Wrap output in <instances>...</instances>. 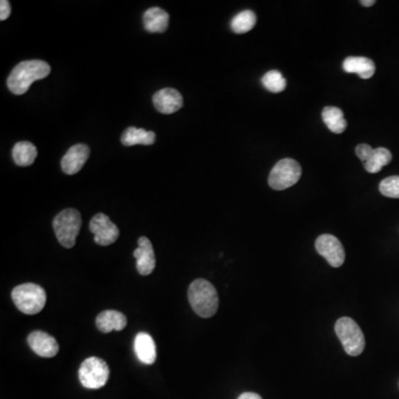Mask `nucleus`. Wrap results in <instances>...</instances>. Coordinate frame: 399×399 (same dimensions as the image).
<instances>
[{
	"instance_id": "obj_20",
	"label": "nucleus",
	"mask_w": 399,
	"mask_h": 399,
	"mask_svg": "<svg viewBox=\"0 0 399 399\" xmlns=\"http://www.w3.org/2000/svg\"><path fill=\"white\" fill-rule=\"evenodd\" d=\"M322 117L327 128L334 133H343L346 130L347 122L344 119L343 111L340 108L326 106L322 112Z\"/></svg>"
},
{
	"instance_id": "obj_3",
	"label": "nucleus",
	"mask_w": 399,
	"mask_h": 399,
	"mask_svg": "<svg viewBox=\"0 0 399 399\" xmlns=\"http://www.w3.org/2000/svg\"><path fill=\"white\" fill-rule=\"evenodd\" d=\"M12 297L18 310L26 315L41 312L47 301L45 290L34 283L18 285L12 290Z\"/></svg>"
},
{
	"instance_id": "obj_1",
	"label": "nucleus",
	"mask_w": 399,
	"mask_h": 399,
	"mask_svg": "<svg viewBox=\"0 0 399 399\" xmlns=\"http://www.w3.org/2000/svg\"><path fill=\"white\" fill-rule=\"evenodd\" d=\"M51 68L44 60H26L12 69L7 79V87L14 95H24L37 80L45 79Z\"/></svg>"
},
{
	"instance_id": "obj_13",
	"label": "nucleus",
	"mask_w": 399,
	"mask_h": 399,
	"mask_svg": "<svg viewBox=\"0 0 399 399\" xmlns=\"http://www.w3.org/2000/svg\"><path fill=\"white\" fill-rule=\"evenodd\" d=\"M90 156V149L88 145H75L67 151L62 160V169L64 174L73 176L78 174L84 168V163H87Z\"/></svg>"
},
{
	"instance_id": "obj_12",
	"label": "nucleus",
	"mask_w": 399,
	"mask_h": 399,
	"mask_svg": "<svg viewBox=\"0 0 399 399\" xmlns=\"http://www.w3.org/2000/svg\"><path fill=\"white\" fill-rule=\"evenodd\" d=\"M154 106L158 111L163 115H172L174 112L179 111L183 106V97L181 93L174 88H165L154 93Z\"/></svg>"
},
{
	"instance_id": "obj_23",
	"label": "nucleus",
	"mask_w": 399,
	"mask_h": 399,
	"mask_svg": "<svg viewBox=\"0 0 399 399\" xmlns=\"http://www.w3.org/2000/svg\"><path fill=\"white\" fill-rule=\"evenodd\" d=\"M262 84L270 93H279L286 88V80L277 70H271L263 75Z\"/></svg>"
},
{
	"instance_id": "obj_22",
	"label": "nucleus",
	"mask_w": 399,
	"mask_h": 399,
	"mask_svg": "<svg viewBox=\"0 0 399 399\" xmlns=\"http://www.w3.org/2000/svg\"><path fill=\"white\" fill-rule=\"evenodd\" d=\"M257 25V15L252 10H244L237 14L231 21V29L235 34H245Z\"/></svg>"
},
{
	"instance_id": "obj_7",
	"label": "nucleus",
	"mask_w": 399,
	"mask_h": 399,
	"mask_svg": "<svg viewBox=\"0 0 399 399\" xmlns=\"http://www.w3.org/2000/svg\"><path fill=\"white\" fill-rule=\"evenodd\" d=\"M301 168L293 159H283L275 165L268 176V185L273 190L283 191L293 187L301 179Z\"/></svg>"
},
{
	"instance_id": "obj_18",
	"label": "nucleus",
	"mask_w": 399,
	"mask_h": 399,
	"mask_svg": "<svg viewBox=\"0 0 399 399\" xmlns=\"http://www.w3.org/2000/svg\"><path fill=\"white\" fill-rule=\"evenodd\" d=\"M156 133L154 131H147L145 129L129 127L126 131L123 132L121 142L126 147L137 145H151L156 142Z\"/></svg>"
},
{
	"instance_id": "obj_27",
	"label": "nucleus",
	"mask_w": 399,
	"mask_h": 399,
	"mask_svg": "<svg viewBox=\"0 0 399 399\" xmlns=\"http://www.w3.org/2000/svg\"><path fill=\"white\" fill-rule=\"evenodd\" d=\"M237 399H262V397L260 395H257L255 393H244L241 395L240 397Z\"/></svg>"
},
{
	"instance_id": "obj_11",
	"label": "nucleus",
	"mask_w": 399,
	"mask_h": 399,
	"mask_svg": "<svg viewBox=\"0 0 399 399\" xmlns=\"http://www.w3.org/2000/svg\"><path fill=\"white\" fill-rule=\"evenodd\" d=\"M29 347L40 358H55L59 352V344L56 338L41 331H35L29 334Z\"/></svg>"
},
{
	"instance_id": "obj_15",
	"label": "nucleus",
	"mask_w": 399,
	"mask_h": 399,
	"mask_svg": "<svg viewBox=\"0 0 399 399\" xmlns=\"http://www.w3.org/2000/svg\"><path fill=\"white\" fill-rule=\"evenodd\" d=\"M127 323L128 321L126 316L123 315L122 313L113 310L101 312L95 319L97 328L104 334H108L112 331L120 332L123 328H126Z\"/></svg>"
},
{
	"instance_id": "obj_9",
	"label": "nucleus",
	"mask_w": 399,
	"mask_h": 399,
	"mask_svg": "<svg viewBox=\"0 0 399 399\" xmlns=\"http://www.w3.org/2000/svg\"><path fill=\"white\" fill-rule=\"evenodd\" d=\"M90 231L95 234V242L101 246L111 245L118 240L120 232L104 213H98L90 221Z\"/></svg>"
},
{
	"instance_id": "obj_25",
	"label": "nucleus",
	"mask_w": 399,
	"mask_h": 399,
	"mask_svg": "<svg viewBox=\"0 0 399 399\" xmlns=\"http://www.w3.org/2000/svg\"><path fill=\"white\" fill-rule=\"evenodd\" d=\"M355 151H356V156H358V159L365 163L371 158L374 149L371 148V145H360L356 147V150Z\"/></svg>"
},
{
	"instance_id": "obj_4",
	"label": "nucleus",
	"mask_w": 399,
	"mask_h": 399,
	"mask_svg": "<svg viewBox=\"0 0 399 399\" xmlns=\"http://www.w3.org/2000/svg\"><path fill=\"white\" fill-rule=\"evenodd\" d=\"M82 214L75 209H66L53 219V226L59 243L66 249H71L82 229Z\"/></svg>"
},
{
	"instance_id": "obj_5",
	"label": "nucleus",
	"mask_w": 399,
	"mask_h": 399,
	"mask_svg": "<svg viewBox=\"0 0 399 399\" xmlns=\"http://www.w3.org/2000/svg\"><path fill=\"white\" fill-rule=\"evenodd\" d=\"M335 332L345 352L349 356H358L365 349V337L358 323L351 317H342L336 322Z\"/></svg>"
},
{
	"instance_id": "obj_26",
	"label": "nucleus",
	"mask_w": 399,
	"mask_h": 399,
	"mask_svg": "<svg viewBox=\"0 0 399 399\" xmlns=\"http://www.w3.org/2000/svg\"><path fill=\"white\" fill-rule=\"evenodd\" d=\"M10 3L8 0H1L0 1V20H6L10 16Z\"/></svg>"
},
{
	"instance_id": "obj_2",
	"label": "nucleus",
	"mask_w": 399,
	"mask_h": 399,
	"mask_svg": "<svg viewBox=\"0 0 399 399\" xmlns=\"http://www.w3.org/2000/svg\"><path fill=\"white\" fill-rule=\"evenodd\" d=\"M187 297L193 310L203 318L215 315L219 308V295L212 283L198 279L191 283Z\"/></svg>"
},
{
	"instance_id": "obj_28",
	"label": "nucleus",
	"mask_w": 399,
	"mask_h": 399,
	"mask_svg": "<svg viewBox=\"0 0 399 399\" xmlns=\"http://www.w3.org/2000/svg\"><path fill=\"white\" fill-rule=\"evenodd\" d=\"M375 3H376L375 0H362V1H360V5H363L364 7H371L375 5Z\"/></svg>"
},
{
	"instance_id": "obj_6",
	"label": "nucleus",
	"mask_w": 399,
	"mask_h": 399,
	"mask_svg": "<svg viewBox=\"0 0 399 399\" xmlns=\"http://www.w3.org/2000/svg\"><path fill=\"white\" fill-rule=\"evenodd\" d=\"M110 369L104 360L89 358L82 362L79 369V380L88 389H99L104 387L109 380Z\"/></svg>"
},
{
	"instance_id": "obj_24",
	"label": "nucleus",
	"mask_w": 399,
	"mask_h": 399,
	"mask_svg": "<svg viewBox=\"0 0 399 399\" xmlns=\"http://www.w3.org/2000/svg\"><path fill=\"white\" fill-rule=\"evenodd\" d=\"M380 191L382 196L387 198H399V176H389L382 180Z\"/></svg>"
},
{
	"instance_id": "obj_21",
	"label": "nucleus",
	"mask_w": 399,
	"mask_h": 399,
	"mask_svg": "<svg viewBox=\"0 0 399 399\" xmlns=\"http://www.w3.org/2000/svg\"><path fill=\"white\" fill-rule=\"evenodd\" d=\"M391 161V151L386 148L374 149L371 158L364 163V168L369 174H378L385 165H389Z\"/></svg>"
},
{
	"instance_id": "obj_14",
	"label": "nucleus",
	"mask_w": 399,
	"mask_h": 399,
	"mask_svg": "<svg viewBox=\"0 0 399 399\" xmlns=\"http://www.w3.org/2000/svg\"><path fill=\"white\" fill-rule=\"evenodd\" d=\"M134 352L141 363L152 365L156 360V346L148 333H139L134 338Z\"/></svg>"
},
{
	"instance_id": "obj_8",
	"label": "nucleus",
	"mask_w": 399,
	"mask_h": 399,
	"mask_svg": "<svg viewBox=\"0 0 399 399\" xmlns=\"http://www.w3.org/2000/svg\"><path fill=\"white\" fill-rule=\"evenodd\" d=\"M315 249L318 254L326 259L333 268H340L345 262V250L337 237L331 234H323L317 237Z\"/></svg>"
},
{
	"instance_id": "obj_17",
	"label": "nucleus",
	"mask_w": 399,
	"mask_h": 399,
	"mask_svg": "<svg viewBox=\"0 0 399 399\" xmlns=\"http://www.w3.org/2000/svg\"><path fill=\"white\" fill-rule=\"evenodd\" d=\"M343 69L347 73H356L362 79L371 78L376 71L374 62L365 57H349L343 62Z\"/></svg>"
},
{
	"instance_id": "obj_16",
	"label": "nucleus",
	"mask_w": 399,
	"mask_h": 399,
	"mask_svg": "<svg viewBox=\"0 0 399 399\" xmlns=\"http://www.w3.org/2000/svg\"><path fill=\"white\" fill-rule=\"evenodd\" d=\"M169 19L168 12L159 7H152L143 15V25L149 33L163 34L168 29Z\"/></svg>"
},
{
	"instance_id": "obj_10",
	"label": "nucleus",
	"mask_w": 399,
	"mask_h": 399,
	"mask_svg": "<svg viewBox=\"0 0 399 399\" xmlns=\"http://www.w3.org/2000/svg\"><path fill=\"white\" fill-rule=\"evenodd\" d=\"M133 257L137 259V270L141 275L148 277L154 271L156 266V254L148 237H140L138 248L133 252Z\"/></svg>"
},
{
	"instance_id": "obj_19",
	"label": "nucleus",
	"mask_w": 399,
	"mask_h": 399,
	"mask_svg": "<svg viewBox=\"0 0 399 399\" xmlns=\"http://www.w3.org/2000/svg\"><path fill=\"white\" fill-rule=\"evenodd\" d=\"M37 154L38 151L36 147L28 141H20L16 143L12 149V159L19 167H29L33 165L36 160Z\"/></svg>"
}]
</instances>
